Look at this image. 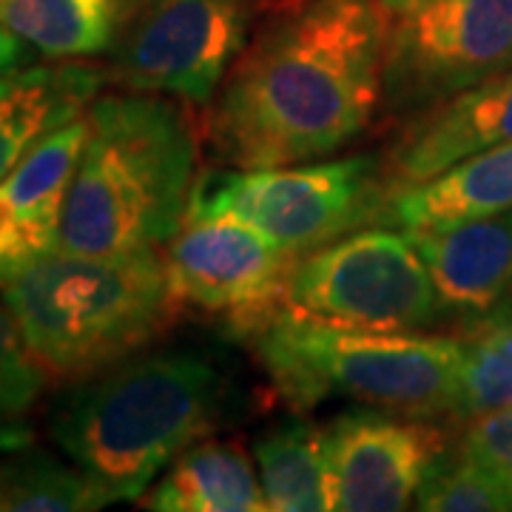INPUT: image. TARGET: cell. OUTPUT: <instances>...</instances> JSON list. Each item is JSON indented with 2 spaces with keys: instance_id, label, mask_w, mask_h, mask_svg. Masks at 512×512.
Instances as JSON below:
<instances>
[{
  "instance_id": "cell-1",
  "label": "cell",
  "mask_w": 512,
  "mask_h": 512,
  "mask_svg": "<svg viewBox=\"0 0 512 512\" xmlns=\"http://www.w3.org/2000/svg\"><path fill=\"white\" fill-rule=\"evenodd\" d=\"M376 0H293L259 26L208 103L205 137L234 168L328 160L382 109Z\"/></svg>"
},
{
  "instance_id": "cell-2",
  "label": "cell",
  "mask_w": 512,
  "mask_h": 512,
  "mask_svg": "<svg viewBox=\"0 0 512 512\" xmlns=\"http://www.w3.org/2000/svg\"><path fill=\"white\" fill-rule=\"evenodd\" d=\"M234 384L202 350L134 353L74 382L52 413V439L106 504L137 501L231 410Z\"/></svg>"
},
{
  "instance_id": "cell-3",
  "label": "cell",
  "mask_w": 512,
  "mask_h": 512,
  "mask_svg": "<svg viewBox=\"0 0 512 512\" xmlns=\"http://www.w3.org/2000/svg\"><path fill=\"white\" fill-rule=\"evenodd\" d=\"M66 194L57 251H160L185 225L200 140L183 100L126 92L94 100Z\"/></svg>"
},
{
  "instance_id": "cell-4",
  "label": "cell",
  "mask_w": 512,
  "mask_h": 512,
  "mask_svg": "<svg viewBox=\"0 0 512 512\" xmlns=\"http://www.w3.org/2000/svg\"><path fill=\"white\" fill-rule=\"evenodd\" d=\"M239 339L251 342L279 399L299 413L336 396L410 419L456 413L464 362L458 333L339 328L282 302Z\"/></svg>"
},
{
  "instance_id": "cell-5",
  "label": "cell",
  "mask_w": 512,
  "mask_h": 512,
  "mask_svg": "<svg viewBox=\"0 0 512 512\" xmlns=\"http://www.w3.org/2000/svg\"><path fill=\"white\" fill-rule=\"evenodd\" d=\"M49 376L80 382L148 348L180 308L160 251H52L3 288Z\"/></svg>"
},
{
  "instance_id": "cell-6",
  "label": "cell",
  "mask_w": 512,
  "mask_h": 512,
  "mask_svg": "<svg viewBox=\"0 0 512 512\" xmlns=\"http://www.w3.org/2000/svg\"><path fill=\"white\" fill-rule=\"evenodd\" d=\"M387 194L384 160L373 154L276 168L231 165L197 174L185 222L237 220L282 251L305 256L379 225Z\"/></svg>"
},
{
  "instance_id": "cell-7",
  "label": "cell",
  "mask_w": 512,
  "mask_h": 512,
  "mask_svg": "<svg viewBox=\"0 0 512 512\" xmlns=\"http://www.w3.org/2000/svg\"><path fill=\"white\" fill-rule=\"evenodd\" d=\"M384 117H419L512 72V0H376Z\"/></svg>"
},
{
  "instance_id": "cell-8",
  "label": "cell",
  "mask_w": 512,
  "mask_h": 512,
  "mask_svg": "<svg viewBox=\"0 0 512 512\" xmlns=\"http://www.w3.org/2000/svg\"><path fill=\"white\" fill-rule=\"evenodd\" d=\"M285 308L328 325L419 333L441 325L439 296L407 231L370 225L293 262Z\"/></svg>"
},
{
  "instance_id": "cell-9",
  "label": "cell",
  "mask_w": 512,
  "mask_h": 512,
  "mask_svg": "<svg viewBox=\"0 0 512 512\" xmlns=\"http://www.w3.org/2000/svg\"><path fill=\"white\" fill-rule=\"evenodd\" d=\"M259 0H131L109 77L126 92L208 106L251 40Z\"/></svg>"
},
{
  "instance_id": "cell-10",
  "label": "cell",
  "mask_w": 512,
  "mask_h": 512,
  "mask_svg": "<svg viewBox=\"0 0 512 512\" xmlns=\"http://www.w3.org/2000/svg\"><path fill=\"white\" fill-rule=\"evenodd\" d=\"M296 259L237 220L185 222L163 251L177 302L220 313L237 336L285 302Z\"/></svg>"
},
{
  "instance_id": "cell-11",
  "label": "cell",
  "mask_w": 512,
  "mask_h": 512,
  "mask_svg": "<svg viewBox=\"0 0 512 512\" xmlns=\"http://www.w3.org/2000/svg\"><path fill=\"white\" fill-rule=\"evenodd\" d=\"M330 510H407L430 467L450 447L433 419H410L376 407L342 413L322 427Z\"/></svg>"
},
{
  "instance_id": "cell-12",
  "label": "cell",
  "mask_w": 512,
  "mask_h": 512,
  "mask_svg": "<svg viewBox=\"0 0 512 512\" xmlns=\"http://www.w3.org/2000/svg\"><path fill=\"white\" fill-rule=\"evenodd\" d=\"M430 271L441 322L467 336L512 308V211L439 231H407Z\"/></svg>"
},
{
  "instance_id": "cell-13",
  "label": "cell",
  "mask_w": 512,
  "mask_h": 512,
  "mask_svg": "<svg viewBox=\"0 0 512 512\" xmlns=\"http://www.w3.org/2000/svg\"><path fill=\"white\" fill-rule=\"evenodd\" d=\"M89 137V120L43 137L0 183V288L60 245L66 194Z\"/></svg>"
},
{
  "instance_id": "cell-14",
  "label": "cell",
  "mask_w": 512,
  "mask_h": 512,
  "mask_svg": "<svg viewBox=\"0 0 512 512\" xmlns=\"http://www.w3.org/2000/svg\"><path fill=\"white\" fill-rule=\"evenodd\" d=\"M512 140V72L490 77L419 117L384 160L387 188H407Z\"/></svg>"
},
{
  "instance_id": "cell-15",
  "label": "cell",
  "mask_w": 512,
  "mask_h": 512,
  "mask_svg": "<svg viewBox=\"0 0 512 512\" xmlns=\"http://www.w3.org/2000/svg\"><path fill=\"white\" fill-rule=\"evenodd\" d=\"M512 211V140L387 194L379 225L439 231Z\"/></svg>"
},
{
  "instance_id": "cell-16",
  "label": "cell",
  "mask_w": 512,
  "mask_h": 512,
  "mask_svg": "<svg viewBox=\"0 0 512 512\" xmlns=\"http://www.w3.org/2000/svg\"><path fill=\"white\" fill-rule=\"evenodd\" d=\"M106 72L86 63L0 74V183L32 148L92 109Z\"/></svg>"
},
{
  "instance_id": "cell-17",
  "label": "cell",
  "mask_w": 512,
  "mask_h": 512,
  "mask_svg": "<svg viewBox=\"0 0 512 512\" xmlns=\"http://www.w3.org/2000/svg\"><path fill=\"white\" fill-rule=\"evenodd\" d=\"M157 512H268L262 481L237 441L202 439L165 467L143 495Z\"/></svg>"
},
{
  "instance_id": "cell-18",
  "label": "cell",
  "mask_w": 512,
  "mask_h": 512,
  "mask_svg": "<svg viewBox=\"0 0 512 512\" xmlns=\"http://www.w3.org/2000/svg\"><path fill=\"white\" fill-rule=\"evenodd\" d=\"M131 0H0V26L46 57L114 49Z\"/></svg>"
},
{
  "instance_id": "cell-19",
  "label": "cell",
  "mask_w": 512,
  "mask_h": 512,
  "mask_svg": "<svg viewBox=\"0 0 512 512\" xmlns=\"http://www.w3.org/2000/svg\"><path fill=\"white\" fill-rule=\"evenodd\" d=\"M268 512L330 510L325 436L302 416L276 421L254 441Z\"/></svg>"
},
{
  "instance_id": "cell-20",
  "label": "cell",
  "mask_w": 512,
  "mask_h": 512,
  "mask_svg": "<svg viewBox=\"0 0 512 512\" xmlns=\"http://www.w3.org/2000/svg\"><path fill=\"white\" fill-rule=\"evenodd\" d=\"M100 507H106L103 495L72 461L32 444L9 450L0 461V510L83 512Z\"/></svg>"
},
{
  "instance_id": "cell-21",
  "label": "cell",
  "mask_w": 512,
  "mask_h": 512,
  "mask_svg": "<svg viewBox=\"0 0 512 512\" xmlns=\"http://www.w3.org/2000/svg\"><path fill=\"white\" fill-rule=\"evenodd\" d=\"M464 339L453 419L467 421L512 404V308L484 322Z\"/></svg>"
},
{
  "instance_id": "cell-22",
  "label": "cell",
  "mask_w": 512,
  "mask_h": 512,
  "mask_svg": "<svg viewBox=\"0 0 512 512\" xmlns=\"http://www.w3.org/2000/svg\"><path fill=\"white\" fill-rule=\"evenodd\" d=\"M46 367L35 359L15 316L0 308V453L32 444V413L46 387Z\"/></svg>"
},
{
  "instance_id": "cell-23",
  "label": "cell",
  "mask_w": 512,
  "mask_h": 512,
  "mask_svg": "<svg viewBox=\"0 0 512 512\" xmlns=\"http://www.w3.org/2000/svg\"><path fill=\"white\" fill-rule=\"evenodd\" d=\"M416 510L424 512H512V495L484 470L447 450L430 467L416 493Z\"/></svg>"
},
{
  "instance_id": "cell-24",
  "label": "cell",
  "mask_w": 512,
  "mask_h": 512,
  "mask_svg": "<svg viewBox=\"0 0 512 512\" xmlns=\"http://www.w3.org/2000/svg\"><path fill=\"white\" fill-rule=\"evenodd\" d=\"M456 450L512 495V404L461 421Z\"/></svg>"
},
{
  "instance_id": "cell-25",
  "label": "cell",
  "mask_w": 512,
  "mask_h": 512,
  "mask_svg": "<svg viewBox=\"0 0 512 512\" xmlns=\"http://www.w3.org/2000/svg\"><path fill=\"white\" fill-rule=\"evenodd\" d=\"M23 60H26V46H23V40L12 35V32H6V29L0 26V74L20 66Z\"/></svg>"
}]
</instances>
